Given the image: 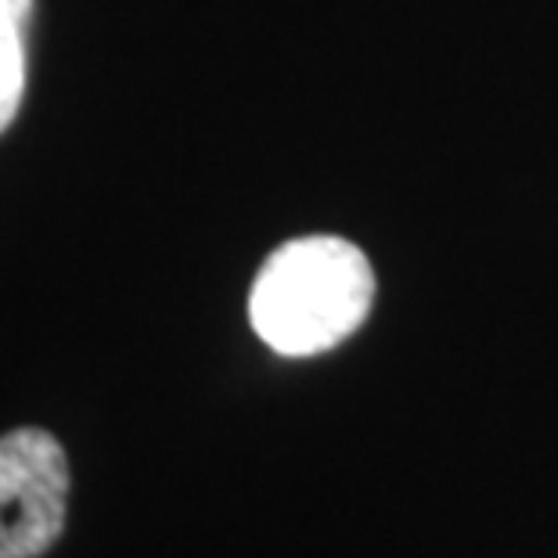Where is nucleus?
Listing matches in <instances>:
<instances>
[{
    "label": "nucleus",
    "instance_id": "obj_1",
    "mask_svg": "<svg viewBox=\"0 0 558 558\" xmlns=\"http://www.w3.org/2000/svg\"><path fill=\"white\" fill-rule=\"evenodd\" d=\"M372 300L375 275L361 248L336 234H311L267 256L248 292V320L281 357H314L350 339Z\"/></svg>",
    "mask_w": 558,
    "mask_h": 558
},
{
    "label": "nucleus",
    "instance_id": "obj_2",
    "mask_svg": "<svg viewBox=\"0 0 558 558\" xmlns=\"http://www.w3.org/2000/svg\"><path fill=\"white\" fill-rule=\"evenodd\" d=\"M69 512V458L47 429L0 436V558H40Z\"/></svg>",
    "mask_w": 558,
    "mask_h": 558
},
{
    "label": "nucleus",
    "instance_id": "obj_3",
    "mask_svg": "<svg viewBox=\"0 0 558 558\" xmlns=\"http://www.w3.org/2000/svg\"><path fill=\"white\" fill-rule=\"evenodd\" d=\"M33 0H0V134L15 123L26 94V26Z\"/></svg>",
    "mask_w": 558,
    "mask_h": 558
}]
</instances>
